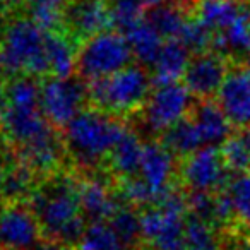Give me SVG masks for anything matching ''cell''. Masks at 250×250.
Returning <instances> with one entry per match:
<instances>
[{
  "label": "cell",
  "mask_w": 250,
  "mask_h": 250,
  "mask_svg": "<svg viewBox=\"0 0 250 250\" xmlns=\"http://www.w3.org/2000/svg\"><path fill=\"white\" fill-rule=\"evenodd\" d=\"M29 209L46 238L77 245L86 231L79 202V184L70 175H55L29 195Z\"/></svg>",
  "instance_id": "6da1fadb"
},
{
  "label": "cell",
  "mask_w": 250,
  "mask_h": 250,
  "mask_svg": "<svg viewBox=\"0 0 250 250\" xmlns=\"http://www.w3.org/2000/svg\"><path fill=\"white\" fill-rule=\"evenodd\" d=\"M125 129L113 115L98 108L83 110L63 129V144L81 167H96L110 156Z\"/></svg>",
  "instance_id": "7a4b0ae2"
},
{
  "label": "cell",
  "mask_w": 250,
  "mask_h": 250,
  "mask_svg": "<svg viewBox=\"0 0 250 250\" xmlns=\"http://www.w3.org/2000/svg\"><path fill=\"white\" fill-rule=\"evenodd\" d=\"M46 36L48 31L42 29L29 18H19L9 22L0 50L5 70L28 77L48 76Z\"/></svg>",
  "instance_id": "3957f363"
},
{
  "label": "cell",
  "mask_w": 250,
  "mask_h": 250,
  "mask_svg": "<svg viewBox=\"0 0 250 250\" xmlns=\"http://www.w3.org/2000/svg\"><path fill=\"white\" fill-rule=\"evenodd\" d=\"M153 77L139 65H129L124 70L89 83V101L110 115H127L146 104L151 94Z\"/></svg>",
  "instance_id": "277c9868"
},
{
  "label": "cell",
  "mask_w": 250,
  "mask_h": 250,
  "mask_svg": "<svg viewBox=\"0 0 250 250\" xmlns=\"http://www.w3.org/2000/svg\"><path fill=\"white\" fill-rule=\"evenodd\" d=\"M188 197L170 190L156 206L141 212V238L151 250H184Z\"/></svg>",
  "instance_id": "5b68a950"
},
{
  "label": "cell",
  "mask_w": 250,
  "mask_h": 250,
  "mask_svg": "<svg viewBox=\"0 0 250 250\" xmlns=\"http://www.w3.org/2000/svg\"><path fill=\"white\" fill-rule=\"evenodd\" d=\"M134 55L120 31H104L83 42L77 50V72L83 81L106 79L124 70Z\"/></svg>",
  "instance_id": "8992f818"
},
{
  "label": "cell",
  "mask_w": 250,
  "mask_h": 250,
  "mask_svg": "<svg viewBox=\"0 0 250 250\" xmlns=\"http://www.w3.org/2000/svg\"><path fill=\"white\" fill-rule=\"evenodd\" d=\"M87 100L89 91L81 77H48L42 83L40 108L53 127L65 129L84 110Z\"/></svg>",
  "instance_id": "52a82bcc"
},
{
  "label": "cell",
  "mask_w": 250,
  "mask_h": 250,
  "mask_svg": "<svg viewBox=\"0 0 250 250\" xmlns=\"http://www.w3.org/2000/svg\"><path fill=\"white\" fill-rule=\"evenodd\" d=\"M194 110V96L182 83L156 84L143 106L144 125L153 132H167Z\"/></svg>",
  "instance_id": "ba28073f"
},
{
  "label": "cell",
  "mask_w": 250,
  "mask_h": 250,
  "mask_svg": "<svg viewBox=\"0 0 250 250\" xmlns=\"http://www.w3.org/2000/svg\"><path fill=\"white\" fill-rule=\"evenodd\" d=\"M180 175L185 187L190 192L216 194L225 190L231 182L221 149L211 146L202 147L192 156L185 158Z\"/></svg>",
  "instance_id": "9c48e42d"
},
{
  "label": "cell",
  "mask_w": 250,
  "mask_h": 250,
  "mask_svg": "<svg viewBox=\"0 0 250 250\" xmlns=\"http://www.w3.org/2000/svg\"><path fill=\"white\" fill-rule=\"evenodd\" d=\"M219 108L236 129L250 127V62H233L223 86L216 94Z\"/></svg>",
  "instance_id": "30bf717a"
},
{
  "label": "cell",
  "mask_w": 250,
  "mask_h": 250,
  "mask_svg": "<svg viewBox=\"0 0 250 250\" xmlns=\"http://www.w3.org/2000/svg\"><path fill=\"white\" fill-rule=\"evenodd\" d=\"M229 60L226 55L209 50L204 53H197L190 59L187 70L184 74V84L201 100H211L216 96L219 87L223 86L226 76L229 72Z\"/></svg>",
  "instance_id": "8fae6325"
},
{
  "label": "cell",
  "mask_w": 250,
  "mask_h": 250,
  "mask_svg": "<svg viewBox=\"0 0 250 250\" xmlns=\"http://www.w3.org/2000/svg\"><path fill=\"white\" fill-rule=\"evenodd\" d=\"M147 190L151 206H156L170 190L175 177V154L163 143H147L144 146L139 173L136 175Z\"/></svg>",
  "instance_id": "7c38bea8"
},
{
  "label": "cell",
  "mask_w": 250,
  "mask_h": 250,
  "mask_svg": "<svg viewBox=\"0 0 250 250\" xmlns=\"http://www.w3.org/2000/svg\"><path fill=\"white\" fill-rule=\"evenodd\" d=\"M113 24L111 9L103 0H72L65 5L63 26L72 40H86L108 31Z\"/></svg>",
  "instance_id": "4fadbf2b"
},
{
  "label": "cell",
  "mask_w": 250,
  "mask_h": 250,
  "mask_svg": "<svg viewBox=\"0 0 250 250\" xmlns=\"http://www.w3.org/2000/svg\"><path fill=\"white\" fill-rule=\"evenodd\" d=\"M42 233V226L29 208L11 204L2 209L0 247L5 250H31L40 242Z\"/></svg>",
  "instance_id": "5bb4252c"
},
{
  "label": "cell",
  "mask_w": 250,
  "mask_h": 250,
  "mask_svg": "<svg viewBox=\"0 0 250 250\" xmlns=\"http://www.w3.org/2000/svg\"><path fill=\"white\" fill-rule=\"evenodd\" d=\"M0 127L9 143L16 144L18 147L26 146L53 130V125L45 118L42 108L7 106Z\"/></svg>",
  "instance_id": "9a60e30c"
},
{
  "label": "cell",
  "mask_w": 250,
  "mask_h": 250,
  "mask_svg": "<svg viewBox=\"0 0 250 250\" xmlns=\"http://www.w3.org/2000/svg\"><path fill=\"white\" fill-rule=\"evenodd\" d=\"M63 149L65 144L53 129L46 136L18 147V161L29 168L33 173H48L60 165Z\"/></svg>",
  "instance_id": "2e32d148"
},
{
  "label": "cell",
  "mask_w": 250,
  "mask_h": 250,
  "mask_svg": "<svg viewBox=\"0 0 250 250\" xmlns=\"http://www.w3.org/2000/svg\"><path fill=\"white\" fill-rule=\"evenodd\" d=\"M79 202L84 218H89L91 223L110 221L122 208L120 197H117L100 178H87L81 182Z\"/></svg>",
  "instance_id": "e0dca14e"
},
{
  "label": "cell",
  "mask_w": 250,
  "mask_h": 250,
  "mask_svg": "<svg viewBox=\"0 0 250 250\" xmlns=\"http://www.w3.org/2000/svg\"><path fill=\"white\" fill-rule=\"evenodd\" d=\"M190 118L197 125L204 146L218 147L219 144L223 146L231 136L233 125L229 124V120L216 101L201 100V103L195 104L192 110Z\"/></svg>",
  "instance_id": "ac0fdd59"
},
{
  "label": "cell",
  "mask_w": 250,
  "mask_h": 250,
  "mask_svg": "<svg viewBox=\"0 0 250 250\" xmlns=\"http://www.w3.org/2000/svg\"><path fill=\"white\" fill-rule=\"evenodd\" d=\"M120 33L129 43L134 59H137L144 65L153 67L165 45V38L153 28V24L146 18H141L124 28Z\"/></svg>",
  "instance_id": "d6986e66"
},
{
  "label": "cell",
  "mask_w": 250,
  "mask_h": 250,
  "mask_svg": "<svg viewBox=\"0 0 250 250\" xmlns=\"http://www.w3.org/2000/svg\"><path fill=\"white\" fill-rule=\"evenodd\" d=\"M190 50L180 40L165 42L156 62L153 63V81L156 84L178 83L190 63Z\"/></svg>",
  "instance_id": "ffe728a7"
},
{
  "label": "cell",
  "mask_w": 250,
  "mask_h": 250,
  "mask_svg": "<svg viewBox=\"0 0 250 250\" xmlns=\"http://www.w3.org/2000/svg\"><path fill=\"white\" fill-rule=\"evenodd\" d=\"M144 146L146 144H143L141 137L132 129H125L120 139L117 141L110 156H108V161H110L111 170L122 180L124 178H132L139 173Z\"/></svg>",
  "instance_id": "44dd1931"
},
{
  "label": "cell",
  "mask_w": 250,
  "mask_h": 250,
  "mask_svg": "<svg viewBox=\"0 0 250 250\" xmlns=\"http://www.w3.org/2000/svg\"><path fill=\"white\" fill-rule=\"evenodd\" d=\"M247 0H199L195 18L212 33H223L233 24Z\"/></svg>",
  "instance_id": "7402d4cb"
},
{
  "label": "cell",
  "mask_w": 250,
  "mask_h": 250,
  "mask_svg": "<svg viewBox=\"0 0 250 250\" xmlns=\"http://www.w3.org/2000/svg\"><path fill=\"white\" fill-rule=\"evenodd\" d=\"M74 40L48 31L46 36V59H48L50 77H72L77 70V50Z\"/></svg>",
  "instance_id": "603a6c76"
},
{
  "label": "cell",
  "mask_w": 250,
  "mask_h": 250,
  "mask_svg": "<svg viewBox=\"0 0 250 250\" xmlns=\"http://www.w3.org/2000/svg\"><path fill=\"white\" fill-rule=\"evenodd\" d=\"M163 146L175 156L184 158L192 156L199 149L206 147L197 125L188 117L178 122L177 125H173L170 130H167L163 134Z\"/></svg>",
  "instance_id": "cb8c5ba5"
},
{
  "label": "cell",
  "mask_w": 250,
  "mask_h": 250,
  "mask_svg": "<svg viewBox=\"0 0 250 250\" xmlns=\"http://www.w3.org/2000/svg\"><path fill=\"white\" fill-rule=\"evenodd\" d=\"M146 19L163 36L165 42H168V40H178L188 18L185 16L184 9L178 7L177 4H163L151 9L146 14Z\"/></svg>",
  "instance_id": "d4e9b609"
},
{
  "label": "cell",
  "mask_w": 250,
  "mask_h": 250,
  "mask_svg": "<svg viewBox=\"0 0 250 250\" xmlns=\"http://www.w3.org/2000/svg\"><path fill=\"white\" fill-rule=\"evenodd\" d=\"M77 250H127L110 223L96 221L86 226V231L77 243Z\"/></svg>",
  "instance_id": "484cf974"
},
{
  "label": "cell",
  "mask_w": 250,
  "mask_h": 250,
  "mask_svg": "<svg viewBox=\"0 0 250 250\" xmlns=\"http://www.w3.org/2000/svg\"><path fill=\"white\" fill-rule=\"evenodd\" d=\"M184 250H225V242L219 238L212 225L195 216H188Z\"/></svg>",
  "instance_id": "4316f807"
},
{
  "label": "cell",
  "mask_w": 250,
  "mask_h": 250,
  "mask_svg": "<svg viewBox=\"0 0 250 250\" xmlns=\"http://www.w3.org/2000/svg\"><path fill=\"white\" fill-rule=\"evenodd\" d=\"M28 14L45 31H57L63 24V0H28Z\"/></svg>",
  "instance_id": "83f0119b"
},
{
  "label": "cell",
  "mask_w": 250,
  "mask_h": 250,
  "mask_svg": "<svg viewBox=\"0 0 250 250\" xmlns=\"http://www.w3.org/2000/svg\"><path fill=\"white\" fill-rule=\"evenodd\" d=\"M33 177H35V173L18 161L12 167L5 168L0 194L7 197L9 201H19V199L26 197V195H31Z\"/></svg>",
  "instance_id": "f1b7e54d"
},
{
  "label": "cell",
  "mask_w": 250,
  "mask_h": 250,
  "mask_svg": "<svg viewBox=\"0 0 250 250\" xmlns=\"http://www.w3.org/2000/svg\"><path fill=\"white\" fill-rule=\"evenodd\" d=\"M165 2L167 0H113V24L122 31L134 21L144 18V14H147L151 9L163 5Z\"/></svg>",
  "instance_id": "f546056e"
},
{
  "label": "cell",
  "mask_w": 250,
  "mask_h": 250,
  "mask_svg": "<svg viewBox=\"0 0 250 250\" xmlns=\"http://www.w3.org/2000/svg\"><path fill=\"white\" fill-rule=\"evenodd\" d=\"M5 89H7L9 106L40 108L42 86L36 83L35 77H28V76L16 77Z\"/></svg>",
  "instance_id": "4dcf8cb0"
},
{
  "label": "cell",
  "mask_w": 250,
  "mask_h": 250,
  "mask_svg": "<svg viewBox=\"0 0 250 250\" xmlns=\"http://www.w3.org/2000/svg\"><path fill=\"white\" fill-rule=\"evenodd\" d=\"M226 190L235 206L238 225L250 231V171L231 178Z\"/></svg>",
  "instance_id": "1f68e13d"
},
{
  "label": "cell",
  "mask_w": 250,
  "mask_h": 250,
  "mask_svg": "<svg viewBox=\"0 0 250 250\" xmlns=\"http://www.w3.org/2000/svg\"><path fill=\"white\" fill-rule=\"evenodd\" d=\"M178 40L190 50V53H195V55H197V53L209 52V48H212L214 33H212L206 24H202L197 18L187 19V22H185Z\"/></svg>",
  "instance_id": "d6a6232c"
},
{
  "label": "cell",
  "mask_w": 250,
  "mask_h": 250,
  "mask_svg": "<svg viewBox=\"0 0 250 250\" xmlns=\"http://www.w3.org/2000/svg\"><path fill=\"white\" fill-rule=\"evenodd\" d=\"M108 223L127 247L134 245L141 238V214L132 208L122 206Z\"/></svg>",
  "instance_id": "836d02e7"
},
{
  "label": "cell",
  "mask_w": 250,
  "mask_h": 250,
  "mask_svg": "<svg viewBox=\"0 0 250 250\" xmlns=\"http://www.w3.org/2000/svg\"><path fill=\"white\" fill-rule=\"evenodd\" d=\"M188 211H190V216H195V218L214 226V194L190 192V195H188Z\"/></svg>",
  "instance_id": "e575fe53"
},
{
  "label": "cell",
  "mask_w": 250,
  "mask_h": 250,
  "mask_svg": "<svg viewBox=\"0 0 250 250\" xmlns=\"http://www.w3.org/2000/svg\"><path fill=\"white\" fill-rule=\"evenodd\" d=\"M31 250H70V247L62 242H59V240L46 238V240H40Z\"/></svg>",
  "instance_id": "d590c367"
},
{
  "label": "cell",
  "mask_w": 250,
  "mask_h": 250,
  "mask_svg": "<svg viewBox=\"0 0 250 250\" xmlns=\"http://www.w3.org/2000/svg\"><path fill=\"white\" fill-rule=\"evenodd\" d=\"M7 106H9L7 89H5V87L0 86V122H2V118H4L5 111H7Z\"/></svg>",
  "instance_id": "8d00e7d4"
},
{
  "label": "cell",
  "mask_w": 250,
  "mask_h": 250,
  "mask_svg": "<svg viewBox=\"0 0 250 250\" xmlns=\"http://www.w3.org/2000/svg\"><path fill=\"white\" fill-rule=\"evenodd\" d=\"M5 18H4V12H2V5H0V43H2V38H4V33H5Z\"/></svg>",
  "instance_id": "74e56055"
},
{
  "label": "cell",
  "mask_w": 250,
  "mask_h": 250,
  "mask_svg": "<svg viewBox=\"0 0 250 250\" xmlns=\"http://www.w3.org/2000/svg\"><path fill=\"white\" fill-rule=\"evenodd\" d=\"M21 0H0V5H7V7H14Z\"/></svg>",
  "instance_id": "f35d334b"
},
{
  "label": "cell",
  "mask_w": 250,
  "mask_h": 250,
  "mask_svg": "<svg viewBox=\"0 0 250 250\" xmlns=\"http://www.w3.org/2000/svg\"><path fill=\"white\" fill-rule=\"evenodd\" d=\"M5 72V63H4V59H2V53H0V77L4 76Z\"/></svg>",
  "instance_id": "ab89813d"
},
{
  "label": "cell",
  "mask_w": 250,
  "mask_h": 250,
  "mask_svg": "<svg viewBox=\"0 0 250 250\" xmlns=\"http://www.w3.org/2000/svg\"><path fill=\"white\" fill-rule=\"evenodd\" d=\"M4 173H5V168L2 167V163H0V187H2V180H4Z\"/></svg>",
  "instance_id": "60d3db41"
},
{
  "label": "cell",
  "mask_w": 250,
  "mask_h": 250,
  "mask_svg": "<svg viewBox=\"0 0 250 250\" xmlns=\"http://www.w3.org/2000/svg\"><path fill=\"white\" fill-rule=\"evenodd\" d=\"M0 218H2V209H0Z\"/></svg>",
  "instance_id": "b9f144b4"
},
{
  "label": "cell",
  "mask_w": 250,
  "mask_h": 250,
  "mask_svg": "<svg viewBox=\"0 0 250 250\" xmlns=\"http://www.w3.org/2000/svg\"><path fill=\"white\" fill-rule=\"evenodd\" d=\"M103 2H104V0H103Z\"/></svg>",
  "instance_id": "7bdbcfd3"
}]
</instances>
